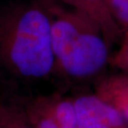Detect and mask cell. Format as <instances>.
Masks as SVG:
<instances>
[{
    "instance_id": "6",
    "label": "cell",
    "mask_w": 128,
    "mask_h": 128,
    "mask_svg": "<svg viewBox=\"0 0 128 128\" xmlns=\"http://www.w3.org/2000/svg\"><path fill=\"white\" fill-rule=\"evenodd\" d=\"M56 120L63 126L77 128V118L74 103L60 102L56 107Z\"/></svg>"
},
{
    "instance_id": "2",
    "label": "cell",
    "mask_w": 128,
    "mask_h": 128,
    "mask_svg": "<svg viewBox=\"0 0 128 128\" xmlns=\"http://www.w3.org/2000/svg\"><path fill=\"white\" fill-rule=\"evenodd\" d=\"M51 21L55 63L70 77H88L103 68L109 47L99 27L73 8L46 0Z\"/></svg>"
},
{
    "instance_id": "8",
    "label": "cell",
    "mask_w": 128,
    "mask_h": 128,
    "mask_svg": "<svg viewBox=\"0 0 128 128\" xmlns=\"http://www.w3.org/2000/svg\"><path fill=\"white\" fill-rule=\"evenodd\" d=\"M120 102L123 104L124 116L128 120V80L122 79L120 82L118 97H116Z\"/></svg>"
},
{
    "instance_id": "5",
    "label": "cell",
    "mask_w": 128,
    "mask_h": 128,
    "mask_svg": "<svg viewBox=\"0 0 128 128\" xmlns=\"http://www.w3.org/2000/svg\"><path fill=\"white\" fill-rule=\"evenodd\" d=\"M112 17L122 33L128 31V0H107Z\"/></svg>"
},
{
    "instance_id": "9",
    "label": "cell",
    "mask_w": 128,
    "mask_h": 128,
    "mask_svg": "<svg viewBox=\"0 0 128 128\" xmlns=\"http://www.w3.org/2000/svg\"><path fill=\"white\" fill-rule=\"evenodd\" d=\"M39 128H73V127H67L63 126L60 125L58 122L53 119H46L40 122Z\"/></svg>"
},
{
    "instance_id": "4",
    "label": "cell",
    "mask_w": 128,
    "mask_h": 128,
    "mask_svg": "<svg viewBox=\"0 0 128 128\" xmlns=\"http://www.w3.org/2000/svg\"><path fill=\"white\" fill-rule=\"evenodd\" d=\"M87 16L99 27L110 46L121 41L122 33L112 17L107 0H57Z\"/></svg>"
},
{
    "instance_id": "7",
    "label": "cell",
    "mask_w": 128,
    "mask_h": 128,
    "mask_svg": "<svg viewBox=\"0 0 128 128\" xmlns=\"http://www.w3.org/2000/svg\"><path fill=\"white\" fill-rule=\"evenodd\" d=\"M116 61L121 66L128 68V31L122 34L121 46L116 56Z\"/></svg>"
},
{
    "instance_id": "3",
    "label": "cell",
    "mask_w": 128,
    "mask_h": 128,
    "mask_svg": "<svg viewBox=\"0 0 128 128\" xmlns=\"http://www.w3.org/2000/svg\"><path fill=\"white\" fill-rule=\"evenodd\" d=\"M74 105L77 128H115L121 126L123 122L115 107L97 96H81Z\"/></svg>"
},
{
    "instance_id": "1",
    "label": "cell",
    "mask_w": 128,
    "mask_h": 128,
    "mask_svg": "<svg viewBox=\"0 0 128 128\" xmlns=\"http://www.w3.org/2000/svg\"><path fill=\"white\" fill-rule=\"evenodd\" d=\"M0 52L18 73L42 77L55 65L46 0L11 5L0 12Z\"/></svg>"
}]
</instances>
